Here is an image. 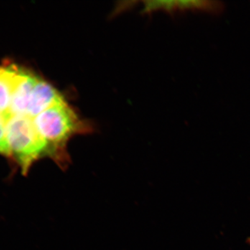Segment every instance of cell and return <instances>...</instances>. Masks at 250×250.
Listing matches in <instances>:
<instances>
[{
    "label": "cell",
    "instance_id": "obj_1",
    "mask_svg": "<svg viewBox=\"0 0 250 250\" xmlns=\"http://www.w3.org/2000/svg\"><path fill=\"white\" fill-rule=\"evenodd\" d=\"M62 98L27 67L11 61L0 62V154L22 164L36 160L45 147L36 119Z\"/></svg>",
    "mask_w": 250,
    "mask_h": 250
},
{
    "label": "cell",
    "instance_id": "obj_2",
    "mask_svg": "<svg viewBox=\"0 0 250 250\" xmlns=\"http://www.w3.org/2000/svg\"><path fill=\"white\" fill-rule=\"evenodd\" d=\"M36 125L47 144L48 158L62 170L70 164L67 152L69 141L75 135L88 134L93 129L81 119L65 99L41 113L36 119Z\"/></svg>",
    "mask_w": 250,
    "mask_h": 250
},
{
    "label": "cell",
    "instance_id": "obj_3",
    "mask_svg": "<svg viewBox=\"0 0 250 250\" xmlns=\"http://www.w3.org/2000/svg\"><path fill=\"white\" fill-rule=\"evenodd\" d=\"M223 3L219 1L208 0H182L177 1L178 11H199L218 14L223 12Z\"/></svg>",
    "mask_w": 250,
    "mask_h": 250
}]
</instances>
